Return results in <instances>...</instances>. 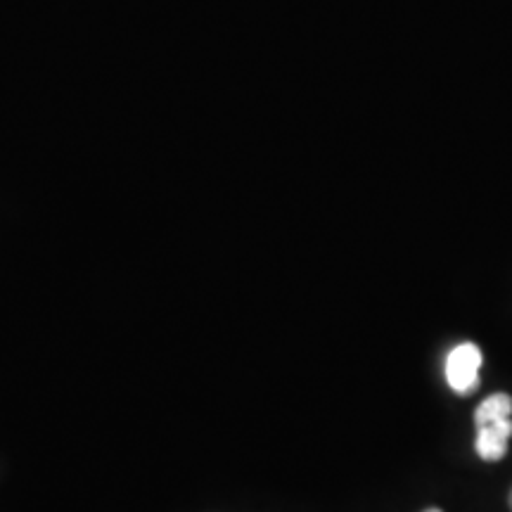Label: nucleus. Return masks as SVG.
Masks as SVG:
<instances>
[{
  "label": "nucleus",
  "instance_id": "nucleus-1",
  "mask_svg": "<svg viewBox=\"0 0 512 512\" xmlns=\"http://www.w3.org/2000/svg\"><path fill=\"white\" fill-rule=\"evenodd\" d=\"M479 368H482V351L477 344H458L446 358V380L456 394H472L479 387Z\"/></svg>",
  "mask_w": 512,
  "mask_h": 512
},
{
  "label": "nucleus",
  "instance_id": "nucleus-2",
  "mask_svg": "<svg viewBox=\"0 0 512 512\" xmlns=\"http://www.w3.org/2000/svg\"><path fill=\"white\" fill-rule=\"evenodd\" d=\"M512 437V420L498 418L477 425V453L482 460L496 463L508 453V441Z\"/></svg>",
  "mask_w": 512,
  "mask_h": 512
},
{
  "label": "nucleus",
  "instance_id": "nucleus-3",
  "mask_svg": "<svg viewBox=\"0 0 512 512\" xmlns=\"http://www.w3.org/2000/svg\"><path fill=\"white\" fill-rule=\"evenodd\" d=\"M512 415V399L508 394H494L489 399L479 403L475 411V425H482V422H491L498 418H510Z\"/></svg>",
  "mask_w": 512,
  "mask_h": 512
},
{
  "label": "nucleus",
  "instance_id": "nucleus-4",
  "mask_svg": "<svg viewBox=\"0 0 512 512\" xmlns=\"http://www.w3.org/2000/svg\"><path fill=\"white\" fill-rule=\"evenodd\" d=\"M508 505H510V510H512V491H510V498H508Z\"/></svg>",
  "mask_w": 512,
  "mask_h": 512
},
{
  "label": "nucleus",
  "instance_id": "nucleus-5",
  "mask_svg": "<svg viewBox=\"0 0 512 512\" xmlns=\"http://www.w3.org/2000/svg\"><path fill=\"white\" fill-rule=\"evenodd\" d=\"M425 512H441V510H437V508H430V510H425Z\"/></svg>",
  "mask_w": 512,
  "mask_h": 512
}]
</instances>
